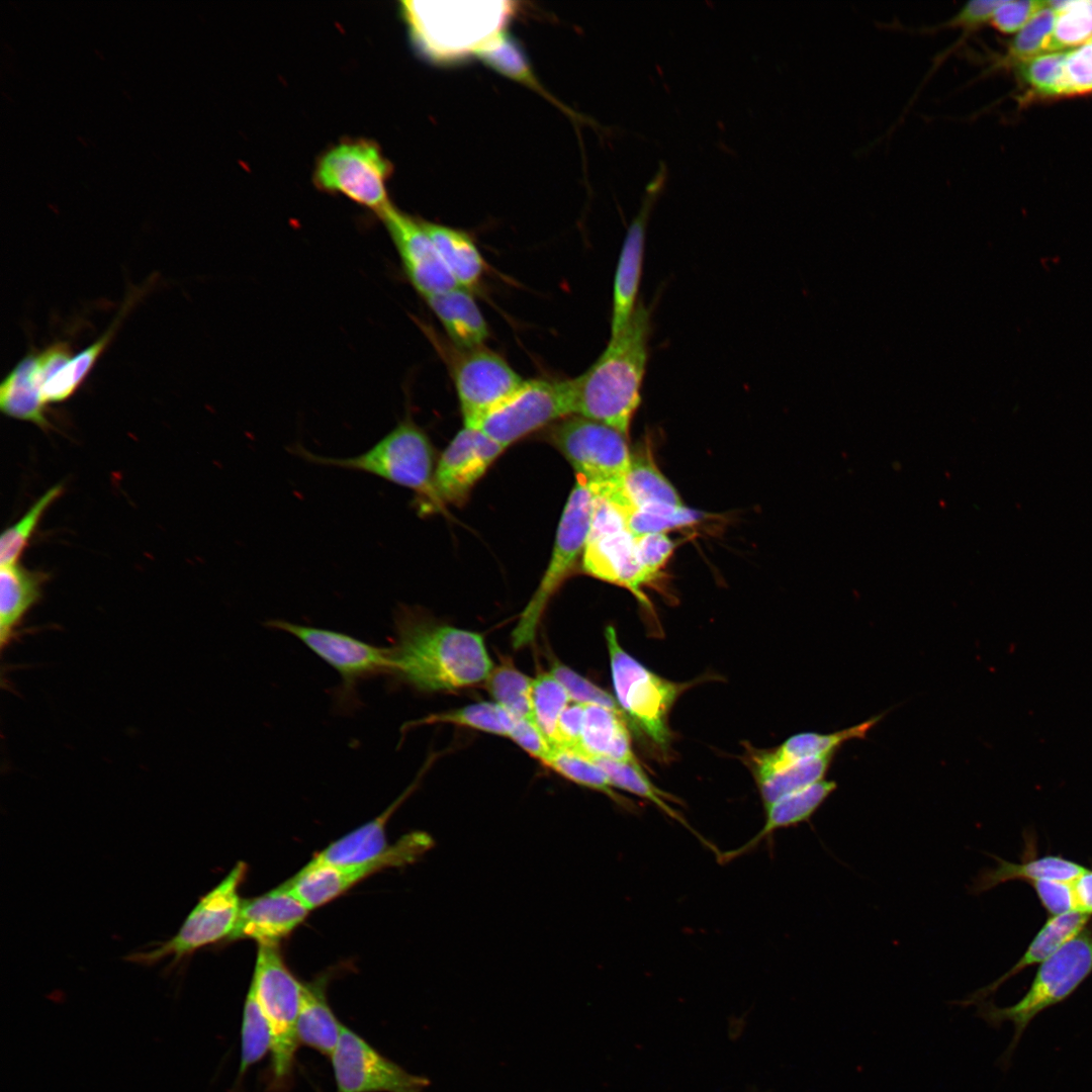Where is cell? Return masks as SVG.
<instances>
[{"instance_id":"obj_12","label":"cell","mask_w":1092,"mask_h":1092,"mask_svg":"<svg viewBox=\"0 0 1092 1092\" xmlns=\"http://www.w3.org/2000/svg\"><path fill=\"white\" fill-rule=\"evenodd\" d=\"M593 499L585 482L577 477L559 522L549 564L513 632L516 648L534 638L549 600L582 556L590 528Z\"/></svg>"},{"instance_id":"obj_9","label":"cell","mask_w":1092,"mask_h":1092,"mask_svg":"<svg viewBox=\"0 0 1092 1092\" xmlns=\"http://www.w3.org/2000/svg\"><path fill=\"white\" fill-rule=\"evenodd\" d=\"M391 172L375 142L346 139L317 159L313 181L323 191L341 193L379 217L392 205L386 189Z\"/></svg>"},{"instance_id":"obj_15","label":"cell","mask_w":1092,"mask_h":1092,"mask_svg":"<svg viewBox=\"0 0 1092 1092\" xmlns=\"http://www.w3.org/2000/svg\"><path fill=\"white\" fill-rule=\"evenodd\" d=\"M456 350L457 353L451 357L452 380L464 427L474 428L484 415L510 396L524 379L500 355L483 346Z\"/></svg>"},{"instance_id":"obj_21","label":"cell","mask_w":1092,"mask_h":1092,"mask_svg":"<svg viewBox=\"0 0 1092 1092\" xmlns=\"http://www.w3.org/2000/svg\"><path fill=\"white\" fill-rule=\"evenodd\" d=\"M581 558L587 574L628 588L648 607L641 586L651 580L640 565L636 539L628 529L588 534Z\"/></svg>"},{"instance_id":"obj_16","label":"cell","mask_w":1092,"mask_h":1092,"mask_svg":"<svg viewBox=\"0 0 1092 1092\" xmlns=\"http://www.w3.org/2000/svg\"><path fill=\"white\" fill-rule=\"evenodd\" d=\"M336 1092H423L429 1080L410 1074L343 1025L332 1054Z\"/></svg>"},{"instance_id":"obj_42","label":"cell","mask_w":1092,"mask_h":1092,"mask_svg":"<svg viewBox=\"0 0 1092 1092\" xmlns=\"http://www.w3.org/2000/svg\"><path fill=\"white\" fill-rule=\"evenodd\" d=\"M570 703L567 690L550 671L539 673L533 679L534 719L551 744L558 720Z\"/></svg>"},{"instance_id":"obj_1","label":"cell","mask_w":1092,"mask_h":1092,"mask_svg":"<svg viewBox=\"0 0 1092 1092\" xmlns=\"http://www.w3.org/2000/svg\"><path fill=\"white\" fill-rule=\"evenodd\" d=\"M388 676L422 693L460 690L485 681L493 668L483 637L437 623L412 608L394 615Z\"/></svg>"},{"instance_id":"obj_25","label":"cell","mask_w":1092,"mask_h":1092,"mask_svg":"<svg viewBox=\"0 0 1092 1092\" xmlns=\"http://www.w3.org/2000/svg\"><path fill=\"white\" fill-rule=\"evenodd\" d=\"M835 789V782L823 779L768 805L764 808L765 820L762 828L743 845L720 851L716 855L719 862L726 863L747 853L777 830L809 821Z\"/></svg>"},{"instance_id":"obj_55","label":"cell","mask_w":1092,"mask_h":1092,"mask_svg":"<svg viewBox=\"0 0 1092 1092\" xmlns=\"http://www.w3.org/2000/svg\"><path fill=\"white\" fill-rule=\"evenodd\" d=\"M585 704L572 702L561 714L555 735L554 747L577 750L580 742Z\"/></svg>"},{"instance_id":"obj_18","label":"cell","mask_w":1092,"mask_h":1092,"mask_svg":"<svg viewBox=\"0 0 1092 1092\" xmlns=\"http://www.w3.org/2000/svg\"><path fill=\"white\" fill-rule=\"evenodd\" d=\"M667 168L663 162L646 184L637 214L632 219L620 252L613 287L611 337L618 335L629 323L638 304L647 222L664 189Z\"/></svg>"},{"instance_id":"obj_17","label":"cell","mask_w":1092,"mask_h":1092,"mask_svg":"<svg viewBox=\"0 0 1092 1092\" xmlns=\"http://www.w3.org/2000/svg\"><path fill=\"white\" fill-rule=\"evenodd\" d=\"M379 218L396 249L406 278L424 300L458 286L421 219L394 205Z\"/></svg>"},{"instance_id":"obj_31","label":"cell","mask_w":1092,"mask_h":1092,"mask_svg":"<svg viewBox=\"0 0 1092 1092\" xmlns=\"http://www.w3.org/2000/svg\"><path fill=\"white\" fill-rule=\"evenodd\" d=\"M144 291L138 290L130 293L107 331L87 348L75 354L61 370L44 383L42 395L47 402L67 400L79 389L111 342L123 317Z\"/></svg>"},{"instance_id":"obj_46","label":"cell","mask_w":1092,"mask_h":1092,"mask_svg":"<svg viewBox=\"0 0 1092 1092\" xmlns=\"http://www.w3.org/2000/svg\"><path fill=\"white\" fill-rule=\"evenodd\" d=\"M1066 57L1067 53L1057 52L1019 63L1020 76L1043 95H1070L1065 71Z\"/></svg>"},{"instance_id":"obj_19","label":"cell","mask_w":1092,"mask_h":1092,"mask_svg":"<svg viewBox=\"0 0 1092 1092\" xmlns=\"http://www.w3.org/2000/svg\"><path fill=\"white\" fill-rule=\"evenodd\" d=\"M505 448L475 428L464 427L439 459L434 487L442 505H461Z\"/></svg>"},{"instance_id":"obj_23","label":"cell","mask_w":1092,"mask_h":1092,"mask_svg":"<svg viewBox=\"0 0 1092 1092\" xmlns=\"http://www.w3.org/2000/svg\"><path fill=\"white\" fill-rule=\"evenodd\" d=\"M881 716L849 728L821 734L804 732L789 737L784 743L770 750L750 752L751 771L754 780L760 779L796 762L834 753L843 742L854 738H863Z\"/></svg>"},{"instance_id":"obj_34","label":"cell","mask_w":1092,"mask_h":1092,"mask_svg":"<svg viewBox=\"0 0 1092 1092\" xmlns=\"http://www.w3.org/2000/svg\"><path fill=\"white\" fill-rule=\"evenodd\" d=\"M624 490L634 508L648 505L685 506L676 489L657 467L647 445L631 452Z\"/></svg>"},{"instance_id":"obj_48","label":"cell","mask_w":1092,"mask_h":1092,"mask_svg":"<svg viewBox=\"0 0 1092 1092\" xmlns=\"http://www.w3.org/2000/svg\"><path fill=\"white\" fill-rule=\"evenodd\" d=\"M550 672L564 686L572 702L600 705L625 715L616 698L561 662H554Z\"/></svg>"},{"instance_id":"obj_14","label":"cell","mask_w":1092,"mask_h":1092,"mask_svg":"<svg viewBox=\"0 0 1092 1092\" xmlns=\"http://www.w3.org/2000/svg\"><path fill=\"white\" fill-rule=\"evenodd\" d=\"M434 845L430 834L415 831L390 844L378 858L348 868L307 867L282 885L310 911L344 894L368 876L387 869L414 863Z\"/></svg>"},{"instance_id":"obj_29","label":"cell","mask_w":1092,"mask_h":1092,"mask_svg":"<svg viewBox=\"0 0 1092 1092\" xmlns=\"http://www.w3.org/2000/svg\"><path fill=\"white\" fill-rule=\"evenodd\" d=\"M48 576L17 563L0 570V647L4 650L17 637L25 615L39 601Z\"/></svg>"},{"instance_id":"obj_35","label":"cell","mask_w":1092,"mask_h":1092,"mask_svg":"<svg viewBox=\"0 0 1092 1092\" xmlns=\"http://www.w3.org/2000/svg\"><path fill=\"white\" fill-rule=\"evenodd\" d=\"M592 760L605 771L613 788L623 790L648 800L656 805L658 809L668 817L690 830L692 834H694L707 848L711 849L715 855L719 853L720 850L713 843L698 833L687 820L669 805L668 802L673 801L672 796L657 788L647 777L643 768H641L640 763H626L606 758H596Z\"/></svg>"},{"instance_id":"obj_4","label":"cell","mask_w":1092,"mask_h":1092,"mask_svg":"<svg viewBox=\"0 0 1092 1092\" xmlns=\"http://www.w3.org/2000/svg\"><path fill=\"white\" fill-rule=\"evenodd\" d=\"M290 452L309 463L366 472L413 489L422 504L431 509L443 506L434 487L432 444L427 434L410 418L399 422L370 449L357 456L315 455L302 445H293Z\"/></svg>"},{"instance_id":"obj_41","label":"cell","mask_w":1092,"mask_h":1092,"mask_svg":"<svg viewBox=\"0 0 1092 1092\" xmlns=\"http://www.w3.org/2000/svg\"><path fill=\"white\" fill-rule=\"evenodd\" d=\"M270 1027L255 992L250 986L243 1011L241 1062L237 1084L251 1066L261 1061L270 1052Z\"/></svg>"},{"instance_id":"obj_27","label":"cell","mask_w":1092,"mask_h":1092,"mask_svg":"<svg viewBox=\"0 0 1092 1092\" xmlns=\"http://www.w3.org/2000/svg\"><path fill=\"white\" fill-rule=\"evenodd\" d=\"M425 301L456 348L470 350L483 346L489 329L471 291L457 286Z\"/></svg>"},{"instance_id":"obj_47","label":"cell","mask_w":1092,"mask_h":1092,"mask_svg":"<svg viewBox=\"0 0 1092 1092\" xmlns=\"http://www.w3.org/2000/svg\"><path fill=\"white\" fill-rule=\"evenodd\" d=\"M1055 21L1056 12L1044 5L1014 37L1007 60L1019 64L1046 52Z\"/></svg>"},{"instance_id":"obj_11","label":"cell","mask_w":1092,"mask_h":1092,"mask_svg":"<svg viewBox=\"0 0 1092 1092\" xmlns=\"http://www.w3.org/2000/svg\"><path fill=\"white\" fill-rule=\"evenodd\" d=\"M246 873V863L237 862L219 884L199 900L176 935L153 949L132 953L127 959L143 965H154L166 959L176 963L203 946L229 938L240 913L239 888Z\"/></svg>"},{"instance_id":"obj_28","label":"cell","mask_w":1092,"mask_h":1092,"mask_svg":"<svg viewBox=\"0 0 1092 1092\" xmlns=\"http://www.w3.org/2000/svg\"><path fill=\"white\" fill-rule=\"evenodd\" d=\"M625 715L600 705H586L578 749L589 759L606 758L639 764Z\"/></svg>"},{"instance_id":"obj_8","label":"cell","mask_w":1092,"mask_h":1092,"mask_svg":"<svg viewBox=\"0 0 1092 1092\" xmlns=\"http://www.w3.org/2000/svg\"><path fill=\"white\" fill-rule=\"evenodd\" d=\"M548 437L593 494L624 487L631 456L628 436L601 422L573 415L554 424Z\"/></svg>"},{"instance_id":"obj_2","label":"cell","mask_w":1092,"mask_h":1092,"mask_svg":"<svg viewBox=\"0 0 1092 1092\" xmlns=\"http://www.w3.org/2000/svg\"><path fill=\"white\" fill-rule=\"evenodd\" d=\"M650 332V309L639 301L627 326L611 337L587 370L571 379L574 415L629 435L641 401Z\"/></svg>"},{"instance_id":"obj_54","label":"cell","mask_w":1092,"mask_h":1092,"mask_svg":"<svg viewBox=\"0 0 1092 1092\" xmlns=\"http://www.w3.org/2000/svg\"><path fill=\"white\" fill-rule=\"evenodd\" d=\"M509 738L541 762L546 759L554 748L538 725L526 719L514 717Z\"/></svg>"},{"instance_id":"obj_22","label":"cell","mask_w":1092,"mask_h":1092,"mask_svg":"<svg viewBox=\"0 0 1092 1092\" xmlns=\"http://www.w3.org/2000/svg\"><path fill=\"white\" fill-rule=\"evenodd\" d=\"M418 778L380 815L332 842L305 864L307 867L348 868L367 863L381 856L390 846L386 824L393 813L415 792Z\"/></svg>"},{"instance_id":"obj_6","label":"cell","mask_w":1092,"mask_h":1092,"mask_svg":"<svg viewBox=\"0 0 1092 1092\" xmlns=\"http://www.w3.org/2000/svg\"><path fill=\"white\" fill-rule=\"evenodd\" d=\"M1092 973V933L1084 929L1040 964L1027 992L1011 1006L979 1002L977 1015L992 1027L1009 1021L1014 1035L1000 1061L1011 1058L1023 1031L1044 1009L1067 999Z\"/></svg>"},{"instance_id":"obj_7","label":"cell","mask_w":1092,"mask_h":1092,"mask_svg":"<svg viewBox=\"0 0 1092 1092\" xmlns=\"http://www.w3.org/2000/svg\"><path fill=\"white\" fill-rule=\"evenodd\" d=\"M616 700L629 724L657 748L670 743L668 714L689 684L668 680L654 673L620 644L614 627L605 632Z\"/></svg>"},{"instance_id":"obj_56","label":"cell","mask_w":1092,"mask_h":1092,"mask_svg":"<svg viewBox=\"0 0 1092 1092\" xmlns=\"http://www.w3.org/2000/svg\"><path fill=\"white\" fill-rule=\"evenodd\" d=\"M1075 910L1092 914V871L1085 869L1073 882Z\"/></svg>"},{"instance_id":"obj_24","label":"cell","mask_w":1092,"mask_h":1092,"mask_svg":"<svg viewBox=\"0 0 1092 1092\" xmlns=\"http://www.w3.org/2000/svg\"><path fill=\"white\" fill-rule=\"evenodd\" d=\"M46 383L38 366V352L30 350L3 378L0 384V408L7 417L32 423L43 430L50 428L47 401L42 395Z\"/></svg>"},{"instance_id":"obj_43","label":"cell","mask_w":1092,"mask_h":1092,"mask_svg":"<svg viewBox=\"0 0 1092 1092\" xmlns=\"http://www.w3.org/2000/svg\"><path fill=\"white\" fill-rule=\"evenodd\" d=\"M704 514L685 506L648 505L632 509L626 515L627 529L635 537L692 525Z\"/></svg>"},{"instance_id":"obj_44","label":"cell","mask_w":1092,"mask_h":1092,"mask_svg":"<svg viewBox=\"0 0 1092 1092\" xmlns=\"http://www.w3.org/2000/svg\"><path fill=\"white\" fill-rule=\"evenodd\" d=\"M1092 38V1H1065L1056 12V21L1046 52L1073 48Z\"/></svg>"},{"instance_id":"obj_53","label":"cell","mask_w":1092,"mask_h":1092,"mask_svg":"<svg viewBox=\"0 0 1092 1092\" xmlns=\"http://www.w3.org/2000/svg\"><path fill=\"white\" fill-rule=\"evenodd\" d=\"M1031 884L1040 903L1053 916L1075 910L1072 882L1042 880Z\"/></svg>"},{"instance_id":"obj_57","label":"cell","mask_w":1092,"mask_h":1092,"mask_svg":"<svg viewBox=\"0 0 1092 1092\" xmlns=\"http://www.w3.org/2000/svg\"><path fill=\"white\" fill-rule=\"evenodd\" d=\"M1089 41H1090V43H1091V47H1092V38H1091V39H1090Z\"/></svg>"},{"instance_id":"obj_20","label":"cell","mask_w":1092,"mask_h":1092,"mask_svg":"<svg viewBox=\"0 0 1092 1092\" xmlns=\"http://www.w3.org/2000/svg\"><path fill=\"white\" fill-rule=\"evenodd\" d=\"M309 910L285 886L259 897L242 900L231 941L253 939L258 944H278L308 915Z\"/></svg>"},{"instance_id":"obj_50","label":"cell","mask_w":1092,"mask_h":1092,"mask_svg":"<svg viewBox=\"0 0 1092 1092\" xmlns=\"http://www.w3.org/2000/svg\"><path fill=\"white\" fill-rule=\"evenodd\" d=\"M635 539L640 565L653 581L672 554L675 544L664 533L644 534Z\"/></svg>"},{"instance_id":"obj_37","label":"cell","mask_w":1092,"mask_h":1092,"mask_svg":"<svg viewBox=\"0 0 1092 1092\" xmlns=\"http://www.w3.org/2000/svg\"><path fill=\"white\" fill-rule=\"evenodd\" d=\"M485 65L540 93L562 110L567 107L548 93L533 73L523 50L510 34L503 31L475 54Z\"/></svg>"},{"instance_id":"obj_10","label":"cell","mask_w":1092,"mask_h":1092,"mask_svg":"<svg viewBox=\"0 0 1092 1092\" xmlns=\"http://www.w3.org/2000/svg\"><path fill=\"white\" fill-rule=\"evenodd\" d=\"M265 625L294 636L339 673L342 681L334 698L341 712L353 711L361 704L357 694L360 681L380 674L388 675L389 647L376 646L335 630L299 625L283 619L269 620Z\"/></svg>"},{"instance_id":"obj_45","label":"cell","mask_w":1092,"mask_h":1092,"mask_svg":"<svg viewBox=\"0 0 1092 1092\" xmlns=\"http://www.w3.org/2000/svg\"><path fill=\"white\" fill-rule=\"evenodd\" d=\"M62 492L63 486L61 484L47 490L18 522L2 533L0 539L1 566L16 564L44 512L58 499Z\"/></svg>"},{"instance_id":"obj_5","label":"cell","mask_w":1092,"mask_h":1092,"mask_svg":"<svg viewBox=\"0 0 1092 1092\" xmlns=\"http://www.w3.org/2000/svg\"><path fill=\"white\" fill-rule=\"evenodd\" d=\"M271 1033L269 1092H286L292 1083L299 1041L297 1021L303 983L285 965L278 944H259L250 985Z\"/></svg>"},{"instance_id":"obj_36","label":"cell","mask_w":1092,"mask_h":1092,"mask_svg":"<svg viewBox=\"0 0 1092 1092\" xmlns=\"http://www.w3.org/2000/svg\"><path fill=\"white\" fill-rule=\"evenodd\" d=\"M542 764L576 785L605 794L626 810L636 809L633 802L614 791L607 775L595 761L575 750L554 747Z\"/></svg>"},{"instance_id":"obj_13","label":"cell","mask_w":1092,"mask_h":1092,"mask_svg":"<svg viewBox=\"0 0 1092 1092\" xmlns=\"http://www.w3.org/2000/svg\"><path fill=\"white\" fill-rule=\"evenodd\" d=\"M573 415L571 379L534 378L524 380L474 428L506 449L526 435Z\"/></svg>"},{"instance_id":"obj_33","label":"cell","mask_w":1092,"mask_h":1092,"mask_svg":"<svg viewBox=\"0 0 1092 1092\" xmlns=\"http://www.w3.org/2000/svg\"><path fill=\"white\" fill-rule=\"evenodd\" d=\"M997 866L983 871L975 880L971 891L981 894L1008 881L1036 882L1057 880L1073 882L1086 868L1059 855H1046L1015 863L994 856Z\"/></svg>"},{"instance_id":"obj_3","label":"cell","mask_w":1092,"mask_h":1092,"mask_svg":"<svg viewBox=\"0 0 1092 1092\" xmlns=\"http://www.w3.org/2000/svg\"><path fill=\"white\" fill-rule=\"evenodd\" d=\"M412 40L422 55L452 62L480 49L504 31L515 2L401 1Z\"/></svg>"},{"instance_id":"obj_49","label":"cell","mask_w":1092,"mask_h":1092,"mask_svg":"<svg viewBox=\"0 0 1092 1092\" xmlns=\"http://www.w3.org/2000/svg\"><path fill=\"white\" fill-rule=\"evenodd\" d=\"M1000 3L1001 1L999 0L971 1L965 4L954 15L940 23L931 26L907 29L920 33H932L946 28L960 27L963 28L965 32L970 33V31L972 32L987 21H990L995 9Z\"/></svg>"},{"instance_id":"obj_32","label":"cell","mask_w":1092,"mask_h":1092,"mask_svg":"<svg viewBox=\"0 0 1092 1092\" xmlns=\"http://www.w3.org/2000/svg\"><path fill=\"white\" fill-rule=\"evenodd\" d=\"M343 1024L330 1007L323 980L303 984L297 1021V1036L301 1044L331 1057L341 1035Z\"/></svg>"},{"instance_id":"obj_51","label":"cell","mask_w":1092,"mask_h":1092,"mask_svg":"<svg viewBox=\"0 0 1092 1092\" xmlns=\"http://www.w3.org/2000/svg\"><path fill=\"white\" fill-rule=\"evenodd\" d=\"M1043 7V1H1001L990 22L1000 32L1013 33Z\"/></svg>"},{"instance_id":"obj_26","label":"cell","mask_w":1092,"mask_h":1092,"mask_svg":"<svg viewBox=\"0 0 1092 1092\" xmlns=\"http://www.w3.org/2000/svg\"><path fill=\"white\" fill-rule=\"evenodd\" d=\"M1088 920L1089 915L1077 910L1051 916L1031 940L1019 961L1009 971L990 985L978 989L965 1000L956 1001L954 1004L969 1006L984 1001L1014 975L1027 967L1041 964L1054 956L1065 943L1084 930Z\"/></svg>"},{"instance_id":"obj_38","label":"cell","mask_w":1092,"mask_h":1092,"mask_svg":"<svg viewBox=\"0 0 1092 1092\" xmlns=\"http://www.w3.org/2000/svg\"><path fill=\"white\" fill-rule=\"evenodd\" d=\"M532 686L533 678L520 671L509 659L493 666L485 680V688L495 704L517 718L535 722Z\"/></svg>"},{"instance_id":"obj_30","label":"cell","mask_w":1092,"mask_h":1092,"mask_svg":"<svg viewBox=\"0 0 1092 1092\" xmlns=\"http://www.w3.org/2000/svg\"><path fill=\"white\" fill-rule=\"evenodd\" d=\"M421 221L457 285L469 291L475 289L486 265L473 239L457 229Z\"/></svg>"},{"instance_id":"obj_52","label":"cell","mask_w":1092,"mask_h":1092,"mask_svg":"<svg viewBox=\"0 0 1092 1092\" xmlns=\"http://www.w3.org/2000/svg\"><path fill=\"white\" fill-rule=\"evenodd\" d=\"M1065 71L1070 95L1092 91V47L1090 41L1067 53Z\"/></svg>"},{"instance_id":"obj_40","label":"cell","mask_w":1092,"mask_h":1092,"mask_svg":"<svg viewBox=\"0 0 1092 1092\" xmlns=\"http://www.w3.org/2000/svg\"><path fill=\"white\" fill-rule=\"evenodd\" d=\"M833 753L796 762L755 780L764 808L824 779Z\"/></svg>"},{"instance_id":"obj_39","label":"cell","mask_w":1092,"mask_h":1092,"mask_svg":"<svg viewBox=\"0 0 1092 1092\" xmlns=\"http://www.w3.org/2000/svg\"><path fill=\"white\" fill-rule=\"evenodd\" d=\"M514 717L495 703L481 702L452 711L430 714L406 724V728L445 723L509 737Z\"/></svg>"}]
</instances>
